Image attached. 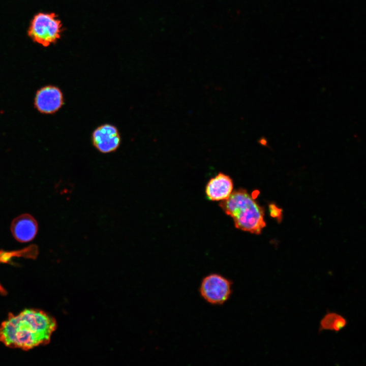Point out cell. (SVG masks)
<instances>
[{"label":"cell","instance_id":"obj_1","mask_svg":"<svg viewBox=\"0 0 366 366\" xmlns=\"http://www.w3.org/2000/svg\"><path fill=\"white\" fill-rule=\"evenodd\" d=\"M56 328L55 319L45 312L26 309L9 314L0 326V342L5 346L28 350L47 344Z\"/></svg>","mask_w":366,"mask_h":366},{"label":"cell","instance_id":"obj_2","mask_svg":"<svg viewBox=\"0 0 366 366\" xmlns=\"http://www.w3.org/2000/svg\"><path fill=\"white\" fill-rule=\"evenodd\" d=\"M219 206L233 218L237 229L260 234L266 226L263 208L245 189L232 191L227 199L220 202Z\"/></svg>","mask_w":366,"mask_h":366},{"label":"cell","instance_id":"obj_3","mask_svg":"<svg viewBox=\"0 0 366 366\" xmlns=\"http://www.w3.org/2000/svg\"><path fill=\"white\" fill-rule=\"evenodd\" d=\"M62 25L53 13H39L33 18L28 35L37 43L47 47L55 43L60 37Z\"/></svg>","mask_w":366,"mask_h":366},{"label":"cell","instance_id":"obj_4","mask_svg":"<svg viewBox=\"0 0 366 366\" xmlns=\"http://www.w3.org/2000/svg\"><path fill=\"white\" fill-rule=\"evenodd\" d=\"M232 283L226 277L211 273L204 277L200 284L201 296L208 303L221 305L228 300L232 293Z\"/></svg>","mask_w":366,"mask_h":366},{"label":"cell","instance_id":"obj_5","mask_svg":"<svg viewBox=\"0 0 366 366\" xmlns=\"http://www.w3.org/2000/svg\"><path fill=\"white\" fill-rule=\"evenodd\" d=\"M64 96L58 87L48 85L39 89L34 99V106L41 113L50 114L56 112L64 104Z\"/></svg>","mask_w":366,"mask_h":366},{"label":"cell","instance_id":"obj_6","mask_svg":"<svg viewBox=\"0 0 366 366\" xmlns=\"http://www.w3.org/2000/svg\"><path fill=\"white\" fill-rule=\"evenodd\" d=\"M120 136L117 128L110 124H104L95 130L92 142L100 152L107 154L116 150L120 143Z\"/></svg>","mask_w":366,"mask_h":366},{"label":"cell","instance_id":"obj_7","mask_svg":"<svg viewBox=\"0 0 366 366\" xmlns=\"http://www.w3.org/2000/svg\"><path fill=\"white\" fill-rule=\"evenodd\" d=\"M38 229L36 219L28 214L21 215L15 218L11 225V230L14 237L21 242L32 240L36 236Z\"/></svg>","mask_w":366,"mask_h":366},{"label":"cell","instance_id":"obj_8","mask_svg":"<svg viewBox=\"0 0 366 366\" xmlns=\"http://www.w3.org/2000/svg\"><path fill=\"white\" fill-rule=\"evenodd\" d=\"M233 188V181L230 176L220 172L208 182L205 193L210 200L222 201L229 197Z\"/></svg>","mask_w":366,"mask_h":366},{"label":"cell","instance_id":"obj_9","mask_svg":"<svg viewBox=\"0 0 366 366\" xmlns=\"http://www.w3.org/2000/svg\"><path fill=\"white\" fill-rule=\"evenodd\" d=\"M347 324L348 320L342 315L336 312H328L320 321L318 333L323 330L338 333L345 328Z\"/></svg>","mask_w":366,"mask_h":366},{"label":"cell","instance_id":"obj_10","mask_svg":"<svg viewBox=\"0 0 366 366\" xmlns=\"http://www.w3.org/2000/svg\"><path fill=\"white\" fill-rule=\"evenodd\" d=\"M38 253V248L35 245H30L24 249L13 251L0 250V263H9L13 257H23L35 258Z\"/></svg>","mask_w":366,"mask_h":366},{"label":"cell","instance_id":"obj_11","mask_svg":"<svg viewBox=\"0 0 366 366\" xmlns=\"http://www.w3.org/2000/svg\"><path fill=\"white\" fill-rule=\"evenodd\" d=\"M269 211L270 216L273 217L277 218L280 222L282 220V210L281 208H278L274 204L271 203L269 205Z\"/></svg>","mask_w":366,"mask_h":366}]
</instances>
